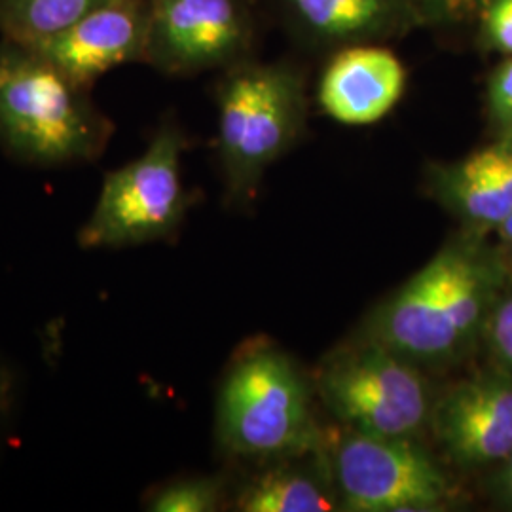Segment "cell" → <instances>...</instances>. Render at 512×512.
Here are the masks:
<instances>
[{"label": "cell", "instance_id": "1", "mask_svg": "<svg viewBox=\"0 0 512 512\" xmlns=\"http://www.w3.org/2000/svg\"><path fill=\"white\" fill-rule=\"evenodd\" d=\"M503 285L501 260L467 232L374 311L366 336L414 365L454 363L484 334Z\"/></svg>", "mask_w": 512, "mask_h": 512}, {"label": "cell", "instance_id": "2", "mask_svg": "<svg viewBox=\"0 0 512 512\" xmlns=\"http://www.w3.org/2000/svg\"><path fill=\"white\" fill-rule=\"evenodd\" d=\"M114 126L78 84L37 50L0 46V145L27 164L97 160Z\"/></svg>", "mask_w": 512, "mask_h": 512}, {"label": "cell", "instance_id": "3", "mask_svg": "<svg viewBox=\"0 0 512 512\" xmlns=\"http://www.w3.org/2000/svg\"><path fill=\"white\" fill-rule=\"evenodd\" d=\"M217 107V152L226 192L243 202L304 129V74L291 63H262L249 57L222 74Z\"/></svg>", "mask_w": 512, "mask_h": 512}, {"label": "cell", "instance_id": "4", "mask_svg": "<svg viewBox=\"0 0 512 512\" xmlns=\"http://www.w3.org/2000/svg\"><path fill=\"white\" fill-rule=\"evenodd\" d=\"M217 440L230 456L279 458L317 446L310 391L293 361L251 342L228 366L217 399Z\"/></svg>", "mask_w": 512, "mask_h": 512}, {"label": "cell", "instance_id": "5", "mask_svg": "<svg viewBox=\"0 0 512 512\" xmlns=\"http://www.w3.org/2000/svg\"><path fill=\"white\" fill-rule=\"evenodd\" d=\"M183 129L165 120L147 150L109 173L78 232L84 249H122L171 238L190 207L181 171Z\"/></svg>", "mask_w": 512, "mask_h": 512}, {"label": "cell", "instance_id": "6", "mask_svg": "<svg viewBox=\"0 0 512 512\" xmlns=\"http://www.w3.org/2000/svg\"><path fill=\"white\" fill-rule=\"evenodd\" d=\"M317 384L330 414L351 431L416 439L429 427L435 399L420 368L370 336L334 353Z\"/></svg>", "mask_w": 512, "mask_h": 512}, {"label": "cell", "instance_id": "7", "mask_svg": "<svg viewBox=\"0 0 512 512\" xmlns=\"http://www.w3.org/2000/svg\"><path fill=\"white\" fill-rule=\"evenodd\" d=\"M334 473L353 512H431L454 494L446 475L414 439L351 431L338 440Z\"/></svg>", "mask_w": 512, "mask_h": 512}, {"label": "cell", "instance_id": "8", "mask_svg": "<svg viewBox=\"0 0 512 512\" xmlns=\"http://www.w3.org/2000/svg\"><path fill=\"white\" fill-rule=\"evenodd\" d=\"M147 61L165 74H194L251 57L249 0H147Z\"/></svg>", "mask_w": 512, "mask_h": 512}, {"label": "cell", "instance_id": "9", "mask_svg": "<svg viewBox=\"0 0 512 512\" xmlns=\"http://www.w3.org/2000/svg\"><path fill=\"white\" fill-rule=\"evenodd\" d=\"M429 427L461 467L505 463L512 454V372L480 374L435 399Z\"/></svg>", "mask_w": 512, "mask_h": 512}, {"label": "cell", "instance_id": "10", "mask_svg": "<svg viewBox=\"0 0 512 512\" xmlns=\"http://www.w3.org/2000/svg\"><path fill=\"white\" fill-rule=\"evenodd\" d=\"M147 44V0H110L29 48L90 88L101 74L133 61H147Z\"/></svg>", "mask_w": 512, "mask_h": 512}, {"label": "cell", "instance_id": "11", "mask_svg": "<svg viewBox=\"0 0 512 512\" xmlns=\"http://www.w3.org/2000/svg\"><path fill=\"white\" fill-rule=\"evenodd\" d=\"M277 6L296 37L329 52L384 44L427 27L418 0H277Z\"/></svg>", "mask_w": 512, "mask_h": 512}, {"label": "cell", "instance_id": "12", "mask_svg": "<svg viewBox=\"0 0 512 512\" xmlns=\"http://www.w3.org/2000/svg\"><path fill=\"white\" fill-rule=\"evenodd\" d=\"M404 88L406 69L397 55L382 44H359L332 52L317 101L338 124L370 126L397 107Z\"/></svg>", "mask_w": 512, "mask_h": 512}, {"label": "cell", "instance_id": "13", "mask_svg": "<svg viewBox=\"0 0 512 512\" xmlns=\"http://www.w3.org/2000/svg\"><path fill=\"white\" fill-rule=\"evenodd\" d=\"M427 188L469 232L495 230L512 211V137H497L458 162L431 165Z\"/></svg>", "mask_w": 512, "mask_h": 512}, {"label": "cell", "instance_id": "14", "mask_svg": "<svg viewBox=\"0 0 512 512\" xmlns=\"http://www.w3.org/2000/svg\"><path fill=\"white\" fill-rule=\"evenodd\" d=\"M245 512H329L334 497L310 476L291 469H274L253 478L238 495Z\"/></svg>", "mask_w": 512, "mask_h": 512}, {"label": "cell", "instance_id": "15", "mask_svg": "<svg viewBox=\"0 0 512 512\" xmlns=\"http://www.w3.org/2000/svg\"><path fill=\"white\" fill-rule=\"evenodd\" d=\"M110 0H0V33L31 46L71 27Z\"/></svg>", "mask_w": 512, "mask_h": 512}, {"label": "cell", "instance_id": "16", "mask_svg": "<svg viewBox=\"0 0 512 512\" xmlns=\"http://www.w3.org/2000/svg\"><path fill=\"white\" fill-rule=\"evenodd\" d=\"M224 484L213 476L167 482L148 495L147 509L156 512H213L222 503Z\"/></svg>", "mask_w": 512, "mask_h": 512}, {"label": "cell", "instance_id": "17", "mask_svg": "<svg viewBox=\"0 0 512 512\" xmlns=\"http://www.w3.org/2000/svg\"><path fill=\"white\" fill-rule=\"evenodd\" d=\"M473 23L482 50L512 57V0H484Z\"/></svg>", "mask_w": 512, "mask_h": 512}, {"label": "cell", "instance_id": "18", "mask_svg": "<svg viewBox=\"0 0 512 512\" xmlns=\"http://www.w3.org/2000/svg\"><path fill=\"white\" fill-rule=\"evenodd\" d=\"M486 107L499 137H512V57H503L490 74Z\"/></svg>", "mask_w": 512, "mask_h": 512}, {"label": "cell", "instance_id": "19", "mask_svg": "<svg viewBox=\"0 0 512 512\" xmlns=\"http://www.w3.org/2000/svg\"><path fill=\"white\" fill-rule=\"evenodd\" d=\"M484 334L497 361L512 372V289L497 298Z\"/></svg>", "mask_w": 512, "mask_h": 512}, {"label": "cell", "instance_id": "20", "mask_svg": "<svg viewBox=\"0 0 512 512\" xmlns=\"http://www.w3.org/2000/svg\"><path fill=\"white\" fill-rule=\"evenodd\" d=\"M427 27H458L473 23L484 0H418Z\"/></svg>", "mask_w": 512, "mask_h": 512}, {"label": "cell", "instance_id": "21", "mask_svg": "<svg viewBox=\"0 0 512 512\" xmlns=\"http://www.w3.org/2000/svg\"><path fill=\"white\" fill-rule=\"evenodd\" d=\"M16 395V378L10 366L4 365L0 359V425L8 418Z\"/></svg>", "mask_w": 512, "mask_h": 512}, {"label": "cell", "instance_id": "22", "mask_svg": "<svg viewBox=\"0 0 512 512\" xmlns=\"http://www.w3.org/2000/svg\"><path fill=\"white\" fill-rule=\"evenodd\" d=\"M495 232H497V236L501 239L503 247L512 255V211L511 215L495 228Z\"/></svg>", "mask_w": 512, "mask_h": 512}, {"label": "cell", "instance_id": "23", "mask_svg": "<svg viewBox=\"0 0 512 512\" xmlns=\"http://www.w3.org/2000/svg\"><path fill=\"white\" fill-rule=\"evenodd\" d=\"M501 490L507 497V501L512 505V454L505 459V469H503V476H501Z\"/></svg>", "mask_w": 512, "mask_h": 512}]
</instances>
